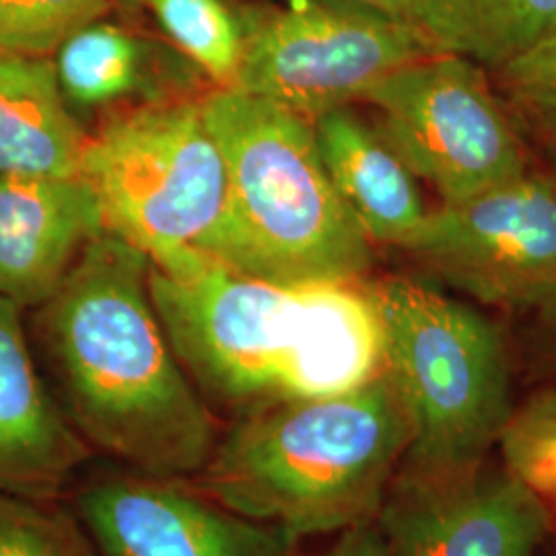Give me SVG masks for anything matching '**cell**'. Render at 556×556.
Here are the masks:
<instances>
[{
	"label": "cell",
	"mask_w": 556,
	"mask_h": 556,
	"mask_svg": "<svg viewBox=\"0 0 556 556\" xmlns=\"http://www.w3.org/2000/svg\"><path fill=\"white\" fill-rule=\"evenodd\" d=\"M93 457L41 371L23 309L0 298V493L60 501Z\"/></svg>",
	"instance_id": "obj_12"
},
{
	"label": "cell",
	"mask_w": 556,
	"mask_h": 556,
	"mask_svg": "<svg viewBox=\"0 0 556 556\" xmlns=\"http://www.w3.org/2000/svg\"><path fill=\"white\" fill-rule=\"evenodd\" d=\"M103 231L100 200L80 176H0V298L40 307Z\"/></svg>",
	"instance_id": "obj_13"
},
{
	"label": "cell",
	"mask_w": 556,
	"mask_h": 556,
	"mask_svg": "<svg viewBox=\"0 0 556 556\" xmlns=\"http://www.w3.org/2000/svg\"><path fill=\"white\" fill-rule=\"evenodd\" d=\"M112 11V0H0V56L52 59L73 34Z\"/></svg>",
	"instance_id": "obj_19"
},
{
	"label": "cell",
	"mask_w": 556,
	"mask_h": 556,
	"mask_svg": "<svg viewBox=\"0 0 556 556\" xmlns=\"http://www.w3.org/2000/svg\"><path fill=\"white\" fill-rule=\"evenodd\" d=\"M87 140L54 60L0 56V176L77 178Z\"/></svg>",
	"instance_id": "obj_16"
},
{
	"label": "cell",
	"mask_w": 556,
	"mask_h": 556,
	"mask_svg": "<svg viewBox=\"0 0 556 556\" xmlns=\"http://www.w3.org/2000/svg\"><path fill=\"white\" fill-rule=\"evenodd\" d=\"M441 54L415 25L353 0L250 2L236 89L307 122L346 108L397 68Z\"/></svg>",
	"instance_id": "obj_7"
},
{
	"label": "cell",
	"mask_w": 556,
	"mask_h": 556,
	"mask_svg": "<svg viewBox=\"0 0 556 556\" xmlns=\"http://www.w3.org/2000/svg\"><path fill=\"white\" fill-rule=\"evenodd\" d=\"M530 353L540 371L556 379V307L534 314L530 328Z\"/></svg>",
	"instance_id": "obj_24"
},
{
	"label": "cell",
	"mask_w": 556,
	"mask_h": 556,
	"mask_svg": "<svg viewBox=\"0 0 556 556\" xmlns=\"http://www.w3.org/2000/svg\"><path fill=\"white\" fill-rule=\"evenodd\" d=\"M413 25L441 54L495 71L556 31V0H413Z\"/></svg>",
	"instance_id": "obj_17"
},
{
	"label": "cell",
	"mask_w": 556,
	"mask_h": 556,
	"mask_svg": "<svg viewBox=\"0 0 556 556\" xmlns=\"http://www.w3.org/2000/svg\"><path fill=\"white\" fill-rule=\"evenodd\" d=\"M548 501H551V503H553V507H555V514H556V491L555 493H551V495H548Z\"/></svg>",
	"instance_id": "obj_27"
},
{
	"label": "cell",
	"mask_w": 556,
	"mask_h": 556,
	"mask_svg": "<svg viewBox=\"0 0 556 556\" xmlns=\"http://www.w3.org/2000/svg\"><path fill=\"white\" fill-rule=\"evenodd\" d=\"M392 556H536L553 514L505 466L450 477L397 470L378 516Z\"/></svg>",
	"instance_id": "obj_11"
},
{
	"label": "cell",
	"mask_w": 556,
	"mask_h": 556,
	"mask_svg": "<svg viewBox=\"0 0 556 556\" xmlns=\"http://www.w3.org/2000/svg\"><path fill=\"white\" fill-rule=\"evenodd\" d=\"M319 157L371 243L397 248L429 208L425 206L415 174L400 160L388 140L346 108H338L314 124Z\"/></svg>",
	"instance_id": "obj_15"
},
{
	"label": "cell",
	"mask_w": 556,
	"mask_h": 556,
	"mask_svg": "<svg viewBox=\"0 0 556 556\" xmlns=\"http://www.w3.org/2000/svg\"><path fill=\"white\" fill-rule=\"evenodd\" d=\"M151 298L184 371L231 420L299 397L316 285H277L211 262L192 277L151 266Z\"/></svg>",
	"instance_id": "obj_6"
},
{
	"label": "cell",
	"mask_w": 556,
	"mask_h": 556,
	"mask_svg": "<svg viewBox=\"0 0 556 556\" xmlns=\"http://www.w3.org/2000/svg\"><path fill=\"white\" fill-rule=\"evenodd\" d=\"M71 509L98 556H298V540L225 507L192 478L110 459L83 470Z\"/></svg>",
	"instance_id": "obj_10"
},
{
	"label": "cell",
	"mask_w": 556,
	"mask_h": 556,
	"mask_svg": "<svg viewBox=\"0 0 556 556\" xmlns=\"http://www.w3.org/2000/svg\"><path fill=\"white\" fill-rule=\"evenodd\" d=\"M353 2L378 9L390 17H396V20L406 21V23L413 25V21H410V17H413V0H353Z\"/></svg>",
	"instance_id": "obj_25"
},
{
	"label": "cell",
	"mask_w": 556,
	"mask_h": 556,
	"mask_svg": "<svg viewBox=\"0 0 556 556\" xmlns=\"http://www.w3.org/2000/svg\"><path fill=\"white\" fill-rule=\"evenodd\" d=\"M503 466L538 495L556 491V390L538 392L514 408L501 438Z\"/></svg>",
	"instance_id": "obj_22"
},
{
	"label": "cell",
	"mask_w": 556,
	"mask_h": 556,
	"mask_svg": "<svg viewBox=\"0 0 556 556\" xmlns=\"http://www.w3.org/2000/svg\"><path fill=\"white\" fill-rule=\"evenodd\" d=\"M151 260L103 231L34 309V351L60 408L96 456L194 478L217 417L184 371L149 287Z\"/></svg>",
	"instance_id": "obj_1"
},
{
	"label": "cell",
	"mask_w": 556,
	"mask_h": 556,
	"mask_svg": "<svg viewBox=\"0 0 556 556\" xmlns=\"http://www.w3.org/2000/svg\"><path fill=\"white\" fill-rule=\"evenodd\" d=\"M114 11H118L122 20L137 21L144 13L147 0H112Z\"/></svg>",
	"instance_id": "obj_26"
},
{
	"label": "cell",
	"mask_w": 556,
	"mask_h": 556,
	"mask_svg": "<svg viewBox=\"0 0 556 556\" xmlns=\"http://www.w3.org/2000/svg\"><path fill=\"white\" fill-rule=\"evenodd\" d=\"M202 110L227 163V208L206 258L277 285L363 282L374 243L319 157L307 119L213 89Z\"/></svg>",
	"instance_id": "obj_3"
},
{
	"label": "cell",
	"mask_w": 556,
	"mask_h": 556,
	"mask_svg": "<svg viewBox=\"0 0 556 556\" xmlns=\"http://www.w3.org/2000/svg\"><path fill=\"white\" fill-rule=\"evenodd\" d=\"M363 289L378 312L383 371L413 425L400 470L450 477L486 462L514 413L497 326L422 278H365Z\"/></svg>",
	"instance_id": "obj_4"
},
{
	"label": "cell",
	"mask_w": 556,
	"mask_h": 556,
	"mask_svg": "<svg viewBox=\"0 0 556 556\" xmlns=\"http://www.w3.org/2000/svg\"><path fill=\"white\" fill-rule=\"evenodd\" d=\"M309 556H392V553L379 532L378 523H369L338 534L334 544L318 555Z\"/></svg>",
	"instance_id": "obj_23"
},
{
	"label": "cell",
	"mask_w": 556,
	"mask_h": 556,
	"mask_svg": "<svg viewBox=\"0 0 556 556\" xmlns=\"http://www.w3.org/2000/svg\"><path fill=\"white\" fill-rule=\"evenodd\" d=\"M397 250L482 305L532 314L556 307V178L528 169L429 211Z\"/></svg>",
	"instance_id": "obj_9"
},
{
	"label": "cell",
	"mask_w": 556,
	"mask_h": 556,
	"mask_svg": "<svg viewBox=\"0 0 556 556\" xmlns=\"http://www.w3.org/2000/svg\"><path fill=\"white\" fill-rule=\"evenodd\" d=\"M75 110H128L204 98L215 87L169 41L110 15L85 25L52 56Z\"/></svg>",
	"instance_id": "obj_14"
},
{
	"label": "cell",
	"mask_w": 556,
	"mask_h": 556,
	"mask_svg": "<svg viewBox=\"0 0 556 556\" xmlns=\"http://www.w3.org/2000/svg\"><path fill=\"white\" fill-rule=\"evenodd\" d=\"M495 73V89L509 116L556 160V31Z\"/></svg>",
	"instance_id": "obj_20"
},
{
	"label": "cell",
	"mask_w": 556,
	"mask_h": 556,
	"mask_svg": "<svg viewBox=\"0 0 556 556\" xmlns=\"http://www.w3.org/2000/svg\"><path fill=\"white\" fill-rule=\"evenodd\" d=\"M484 66L456 54L410 62L376 83L361 101L376 108V128L397 157L459 204L530 169L516 122Z\"/></svg>",
	"instance_id": "obj_8"
},
{
	"label": "cell",
	"mask_w": 556,
	"mask_h": 556,
	"mask_svg": "<svg viewBox=\"0 0 556 556\" xmlns=\"http://www.w3.org/2000/svg\"><path fill=\"white\" fill-rule=\"evenodd\" d=\"M80 178L100 200L105 229L167 277L208 266L227 208V163L202 98L110 112L89 135Z\"/></svg>",
	"instance_id": "obj_5"
},
{
	"label": "cell",
	"mask_w": 556,
	"mask_h": 556,
	"mask_svg": "<svg viewBox=\"0 0 556 556\" xmlns=\"http://www.w3.org/2000/svg\"><path fill=\"white\" fill-rule=\"evenodd\" d=\"M0 556H98L71 507L0 493Z\"/></svg>",
	"instance_id": "obj_21"
},
{
	"label": "cell",
	"mask_w": 556,
	"mask_h": 556,
	"mask_svg": "<svg viewBox=\"0 0 556 556\" xmlns=\"http://www.w3.org/2000/svg\"><path fill=\"white\" fill-rule=\"evenodd\" d=\"M413 439L386 371L357 390L293 397L231 420L192 478L225 507L303 538L378 521Z\"/></svg>",
	"instance_id": "obj_2"
},
{
	"label": "cell",
	"mask_w": 556,
	"mask_h": 556,
	"mask_svg": "<svg viewBox=\"0 0 556 556\" xmlns=\"http://www.w3.org/2000/svg\"><path fill=\"white\" fill-rule=\"evenodd\" d=\"M144 13L215 89H236L248 43L250 2L243 0H147Z\"/></svg>",
	"instance_id": "obj_18"
}]
</instances>
